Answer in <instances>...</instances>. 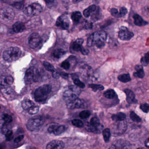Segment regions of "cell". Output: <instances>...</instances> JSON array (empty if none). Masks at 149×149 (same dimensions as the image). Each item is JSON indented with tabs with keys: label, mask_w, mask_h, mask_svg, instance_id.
<instances>
[{
	"label": "cell",
	"mask_w": 149,
	"mask_h": 149,
	"mask_svg": "<svg viewBox=\"0 0 149 149\" xmlns=\"http://www.w3.org/2000/svg\"><path fill=\"white\" fill-rule=\"evenodd\" d=\"M107 34L104 31H96L91 35L88 39V46L96 45L99 48H101L105 45L107 40Z\"/></svg>",
	"instance_id": "obj_1"
},
{
	"label": "cell",
	"mask_w": 149,
	"mask_h": 149,
	"mask_svg": "<svg viewBox=\"0 0 149 149\" xmlns=\"http://www.w3.org/2000/svg\"><path fill=\"white\" fill-rule=\"evenodd\" d=\"M52 89L51 86L49 85H43L37 88L34 94L36 101L38 102L45 101L51 92Z\"/></svg>",
	"instance_id": "obj_2"
},
{
	"label": "cell",
	"mask_w": 149,
	"mask_h": 149,
	"mask_svg": "<svg viewBox=\"0 0 149 149\" xmlns=\"http://www.w3.org/2000/svg\"><path fill=\"white\" fill-rule=\"evenodd\" d=\"M21 53V50L18 47H10L3 52V57L5 61L13 62L19 58Z\"/></svg>",
	"instance_id": "obj_3"
},
{
	"label": "cell",
	"mask_w": 149,
	"mask_h": 149,
	"mask_svg": "<svg viewBox=\"0 0 149 149\" xmlns=\"http://www.w3.org/2000/svg\"><path fill=\"white\" fill-rule=\"evenodd\" d=\"M38 70L34 66H31L26 71L24 77V81L27 84L39 81L40 77Z\"/></svg>",
	"instance_id": "obj_4"
},
{
	"label": "cell",
	"mask_w": 149,
	"mask_h": 149,
	"mask_svg": "<svg viewBox=\"0 0 149 149\" xmlns=\"http://www.w3.org/2000/svg\"><path fill=\"white\" fill-rule=\"evenodd\" d=\"M81 91L79 87L75 86H70L64 92L63 97L66 102H69L77 99L80 94Z\"/></svg>",
	"instance_id": "obj_5"
},
{
	"label": "cell",
	"mask_w": 149,
	"mask_h": 149,
	"mask_svg": "<svg viewBox=\"0 0 149 149\" xmlns=\"http://www.w3.org/2000/svg\"><path fill=\"white\" fill-rule=\"evenodd\" d=\"M103 127V125L100 123L99 119L97 117H93L91 119L86 129L88 132L99 134L102 132Z\"/></svg>",
	"instance_id": "obj_6"
},
{
	"label": "cell",
	"mask_w": 149,
	"mask_h": 149,
	"mask_svg": "<svg viewBox=\"0 0 149 149\" xmlns=\"http://www.w3.org/2000/svg\"><path fill=\"white\" fill-rule=\"evenodd\" d=\"M45 120L41 116H36L30 119L27 123V128L31 131H35L42 126Z\"/></svg>",
	"instance_id": "obj_7"
},
{
	"label": "cell",
	"mask_w": 149,
	"mask_h": 149,
	"mask_svg": "<svg viewBox=\"0 0 149 149\" xmlns=\"http://www.w3.org/2000/svg\"><path fill=\"white\" fill-rule=\"evenodd\" d=\"M42 10V7L39 3H34L28 5L24 8V13L29 17L38 15Z\"/></svg>",
	"instance_id": "obj_8"
},
{
	"label": "cell",
	"mask_w": 149,
	"mask_h": 149,
	"mask_svg": "<svg viewBox=\"0 0 149 149\" xmlns=\"http://www.w3.org/2000/svg\"><path fill=\"white\" fill-rule=\"evenodd\" d=\"M15 16L14 10L9 7H5L0 9V18L6 21H12Z\"/></svg>",
	"instance_id": "obj_9"
},
{
	"label": "cell",
	"mask_w": 149,
	"mask_h": 149,
	"mask_svg": "<svg viewBox=\"0 0 149 149\" xmlns=\"http://www.w3.org/2000/svg\"><path fill=\"white\" fill-rule=\"evenodd\" d=\"M127 128V122L123 121H116L114 124L112 129V131L114 134H122L126 132Z\"/></svg>",
	"instance_id": "obj_10"
},
{
	"label": "cell",
	"mask_w": 149,
	"mask_h": 149,
	"mask_svg": "<svg viewBox=\"0 0 149 149\" xmlns=\"http://www.w3.org/2000/svg\"><path fill=\"white\" fill-rule=\"evenodd\" d=\"M134 36V34L130 31L125 26H121L119 31V37L121 40L128 41L131 39Z\"/></svg>",
	"instance_id": "obj_11"
},
{
	"label": "cell",
	"mask_w": 149,
	"mask_h": 149,
	"mask_svg": "<svg viewBox=\"0 0 149 149\" xmlns=\"http://www.w3.org/2000/svg\"><path fill=\"white\" fill-rule=\"evenodd\" d=\"M42 42V38L39 34L33 33L30 36L29 38V44L32 49H36L39 46Z\"/></svg>",
	"instance_id": "obj_12"
},
{
	"label": "cell",
	"mask_w": 149,
	"mask_h": 149,
	"mask_svg": "<svg viewBox=\"0 0 149 149\" xmlns=\"http://www.w3.org/2000/svg\"><path fill=\"white\" fill-rule=\"evenodd\" d=\"M56 24L58 27H60L63 29H68L70 27V20L67 16L62 15L58 18Z\"/></svg>",
	"instance_id": "obj_13"
},
{
	"label": "cell",
	"mask_w": 149,
	"mask_h": 149,
	"mask_svg": "<svg viewBox=\"0 0 149 149\" xmlns=\"http://www.w3.org/2000/svg\"><path fill=\"white\" fill-rule=\"evenodd\" d=\"M14 79L10 76H0V88L1 89L9 87L13 84Z\"/></svg>",
	"instance_id": "obj_14"
},
{
	"label": "cell",
	"mask_w": 149,
	"mask_h": 149,
	"mask_svg": "<svg viewBox=\"0 0 149 149\" xmlns=\"http://www.w3.org/2000/svg\"><path fill=\"white\" fill-rule=\"evenodd\" d=\"M84 105V101L79 98L67 102V107L70 109L81 108Z\"/></svg>",
	"instance_id": "obj_15"
},
{
	"label": "cell",
	"mask_w": 149,
	"mask_h": 149,
	"mask_svg": "<svg viewBox=\"0 0 149 149\" xmlns=\"http://www.w3.org/2000/svg\"><path fill=\"white\" fill-rule=\"evenodd\" d=\"M65 148V143L62 141H53L47 144V149H62Z\"/></svg>",
	"instance_id": "obj_16"
},
{
	"label": "cell",
	"mask_w": 149,
	"mask_h": 149,
	"mask_svg": "<svg viewBox=\"0 0 149 149\" xmlns=\"http://www.w3.org/2000/svg\"><path fill=\"white\" fill-rule=\"evenodd\" d=\"M124 92L127 95V101L129 104H135L137 103V101L136 99L135 95L133 91L130 89H126Z\"/></svg>",
	"instance_id": "obj_17"
},
{
	"label": "cell",
	"mask_w": 149,
	"mask_h": 149,
	"mask_svg": "<svg viewBox=\"0 0 149 149\" xmlns=\"http://www.w3.org/2000/svg\"><path fill=\"white\" fill-rule=\"evenodd\" d=\"M134 19V23L136 26H143L147 25L149 23L143 20V18L138 14H135L133 16Z\"/></svg>",
	"instance_id": "obj_18"
},
{
	"label": "cell",
	"mask_w": 149,
	"mask_h": 149,
	"mask_svg": "<svg viewBox=\"0 0 149 149\" xmlns=\"http://www.w3.org/2000/svg\"><path fill=\"white\" fill-rule=\"evenodd\" d=\"M84 40L82 38H78L76 39L72 45V49L74 51H80L83 47L82 45Z\"/></svg>",
	"instance_id": "obj_19"
},
{
	"label": "cell",
	"mask_w": 149,
	"mask_h": 149,
	"mask_svg": "<svg viewBox=\"0 0 149 149\" xmlns=\"http://www.w3.org/2000/svg\"><path fill=\"white\" fill-rule=\"evenodd\" d=\"M12 29L15 33L22 32L25 29V25L22 22H17L13 24Z\"/></svg>",
	"instance_id": "obj_20"
},
{
	"label": "cell",
	"mask_w": 149,
	"mask_h": 149,
	"mask_svg": "<svg viewBox=\"0 0 149 149\" xmlns=\"http://www.w3.org/2000/svg\"><path fill=\"white\" fill-rule=\"evenodd\" d=\"M136 72L134 73V76L135 77L143 78L145 76V73L142 65H136L135 66Z\"/></svg>",
	"instance_id": "obj_21"
},
{
	"label": "cell",
	"mask_w": 149,
	"mask_h": 149,
	"mask_svg": "<svg viewBox=\"0 0 149 149\" xmlns=\"http://www.w3.org/2000/svg\"><path fill=\"white\" fill-rule=\"evenodd\" d=\"M9 123H7L3 119L0 120V132L2 134H5L9 130Z\"/></svg>",
	"instance_id": "obj_22"
},
{
	"label": "cell",
	"mask_w": 149,
	"mask_h": 149,
	"mask_svg": "<svg viewBox=\"0 0 149 149\" xmlns=\"http://www.w3.org/2000/svg\"><path fill=\"white\" fill-rule=\"evenodd\" d=\"M96 7L95 5H92L84 10L83 15L86 17H88L91 15V14L96 10Z\"/></svg>",
	"instance_id": "obj_23"
},
{
	"label": "cell",
	"mask_w": 149,
	"mask_h": 149,
	"mask_svg": "<svg viewBox=\"0 0 149 149\" xmlns=\"http://www.w3.org/2000/svg\"><path fill=\"white\" fill-rule=\"evenodd\" d=\"M126 118V115L123 113H119L113 115L112 116V120L115 121L124 120Z\"/></svg>",
	"instance_id": "obj_24"
},
{
	"label": "cell",
	"mask_w": 149,
	"mask_h": 149,
	"mask_svg": "<svg viewBox=\"0 0 149 149\" xmlns=\"http://www.w3.org/2000/svg\"><path fill=\"white\" fill-rule=\"evenodd\" d=\"M22 107L24 110H28L34 106L33 101L29 99H25L22 102Z\"/></svg>",
	"instance_id": "obj_25"
},
{
	"label": "cell",
	"mask_w": 149,
	"mask_h": 149,
	"mask_svg": "<svg viewBox=\"0 0 149 149\" xmlns=\"http://www.w3.org/2000/svg\"><path fill=\"white\" fill-rule=\"evenodd\" d=\"M102 134H103V139L104 141L106 143H108L109 141L111 136V132L109 129L107 128L104 129L102 131Z\"/></svg>",
	"instance_id": "obj_26"
},
{
	"label": "cell",
	"mask_w": 149,
	"mask_h": 149,
	"mask_svg": "<svg viewBox=\"0 0 149 149\" xmlns=\"http://www.w3.org/2000/svg\"><path fill=\"white\" fill-rule=\"evenodd\" d=\"M118 79L121 82H123V83H127L131 80L130 75L129 73L120 75L118 76Z\"/></svg>",
	"instance_id": "obj_27"
},
{
	"label": "cell",
	"mask_w": 149,
	"mask_h": 149,
	"mask_svg": "<svg viewBox=\"0 0 149 149\" xmlns=\"http://www.w3.org/2000/svg\"><path fill=\"white\" fill-rule=\"evenodd\" d=\"M71 18L74 22H78L81 19V13L79 11H74L72 15Z\"/></svg>",
	"instance_id": "obj_28"
},
{
	"label": "cell",
	"mask_w": 149,
	"mask_h": 149,
	"mask_svg": "<svg viewBox=\"0 0 149 149\" xmlns=\"http://www.w3.org/2000/svg\"><path fill=\"white\" fill-rule=\"evenodd\" d=\"M65 52L62 49H57L55 50L53 52V56L56 58H60L63 57L65 54Z\"/></svg>",
	"instance_id": "obj_29"
},
{
	"label": "cell",
	"mask_w": 149,
	"mask_h": 149,
	"mask_svg": "<svg viewBox=\"0 0 149 149\" xmlns=\"http://www.w3.org/2000/svg\"><path fill=\"white\" fill-rule=\"evenodd\" d=\"M104 95L107 99H113L115 96L116 93L113 89H109L104 92Z\"/></svg>",
	"instance_id": "obj_30"
},
{
	"label": "cell",
	"mask_w": 149,
	"mask_h": 149,
	"mask_svg": "<svg viewBox=\"0 0 149 149\" xmlns=\"http://www.w3.org/2000/svg\"><path fill=\"white\" fill-rule=\"evenodd\" d=\"M65 127L63 125H58L53 134L56 135H59L65 131Z\"/></svg>",
	"instance_id": "obj_31"
},
{
	"label": "cell",
	"mask_w": 149,
	"mask_h": 149,
	"mask_svg": "<svg viewBox=\"0 0 149 149\" xmlns=\"http://www.w3.org/2000/svg\"><path fill=\"white\" fill-rule=\"evenodd\" d=\"M88 87L94 92H97L98 91H102L104 89V87L100 85H97V84H90Z\"/></svg>",
	"instance_id": "obj_32"
},
{
	"label": "cell",
	"mask_w": 149,
	"mask_h": 149,
	"mask_svg": "<svg viewBox=\"0 0 149 149\" xmlns=\"http://www.w3.org/2000/svg\"><path fill=\"white\" fill-rule=\"evenodd\" d=\"M142 65L147 66L149 64V52L146 53L141 59Z\"/></svg>",
	"instance_id": "obj_33"
},
{
	"label": "cell",
	"mask_w": 149,
	"mask_h": 149,
	"mask_svg": "<svg viewBox=\"0 0 149 149\" xmlns=\"http://www.w3.org/2000/svg\"><path fill=\"white\" fill-rule=\"evenodd\" d=\"M43 65L45 69L47 70V71H49L53 72L56 71L54 66L52 64L49 63V62L45 61V62H43Z\"/></svg>",
	"instance_id": "obj_34"
},
{
	"label": "cell",
	"mask_w": 149,
	"mask_h": 149,
	"mask_svg": "<svg viewBox=\"0 0 149 149\" xmlns=\"http://www.w3.org/2000/svg\"><path fill=\"white\" fill-rule=\"evenodd\" d=\"M130 119L135 122H140L141 121V119L134 112H131L130 114Z\"/></svg>",
	"instance_id": "obj_35"
},
{
	"label": "cell",
	"mask_w": 149,
	"mask_h": 149,
	"mask_svg": "<svg viewBox=\"0 0 149 149\" xmlns=\"http://www.w3.org/2000/svg\"><path fill=\"white\" fill-rule=\"evenodd\" d=\"M72 122L73 126L77 127L82 128L84 126L83 122L81 120H78V119H74L72 120Z\"/></svg>",
	"instance_id": "obj_36"
},
{
	"label": "cell",
	"mask_w": 149,
	"mask_h": 149,
	"mask_svg": "<svg viewBox=\"0 0 149 149\" xmlns=\"http://www.w3.org/2000/svg\"><path fill=\"white\" fill-rule=\"evenodd\" d=\"M91 113L88 110H85L81 112L79 114V117L82 119H86L90 116Z\"/></svg>",
	"instance_id": "obj_37"
},
{
	"label": "cell",
	"mask_w": 149,
	"mask_h": 149,
	"mask_svg": "<svg viewBox=\"0 0 149 149\" xmlns=\"http://www.w3.org/2000/svg\"><path fill=\"white\" fill-rule=\"evenodd\" d=\"M39 111V107L38 106H33L29 109V113L31 115L36 114Z\"/></svg>",
	"instance_id": "obj_38"
},
{
	"label": "cell",
	"mask_w": 149,
	"mask_h": 149,
	"mask_svg": "<svg viewBox=\"0 0 149 149\" xmlns=\"http://www.w3.org/2000/svg\"><path fill=\"white\" fill-rule=\"evenodd\" d=\"M74 83L75 85L77 86L80 88H84L85 87V84L81 82L79 79H74Z\"/></svg>",
	"instance_id": "obj_39"
},
{
	"label": "cell",
	"mask_w": 149,
	"mask_h": 149,
	"mask_svg": "<svg viewBox=\"0 0 149 149\" xmlns=\"http://www.w3.org/2000/svg\"><path fill=\"white\" fill-rule=\"evenodd\" d=\"M2 119L5 121L7 123H10V122H12V120H13L12 117L9 115L7 114H5L3 115Z\"/></svg>",
	"instance_id": "obj_40"
},
{
	"label": "cell",
	"mask_w": 149,
	"mask_h": 149,
	"mask_svg": "<svg viewBox=\"0 0 149 149\" xmlns=\"http://www.w3.org/2000/svg\"><path fill=\"white\" fill-rule=\"evenodd\" d=\"M5 137H6V141H11L12 140L13 138V132L12 130H9L6 133V134H5Z\"/></svg>",
	"instance_id": "obj_41"
},
{
	"label": "cell",
	"mask_w": 149,
	"mask_h": 149,
	"mask_svg": "<svg viewBox=\"0 0 149 149\" xmlns=\"http://www.w3.org/2000/svg\"><path fill=\"white\" fill-rule=\"evenodd\" d=\"M141 110L145 113H148L149 112V105L147 103L142 104L140 106Z\"/></svg>",
	"instance_id": "obj_42"
},
{
	"label": "cell",
	"mask_w": 149,
	"mask_h": 149,
	"mask_svg": "<svg viewBox=\"0 0 149 149\" xmlns=\"http://www.w3.org/2000/svg\"><path fill=\"white\" fill-rule=\"evenodd\" d=\"M111 15L112 16L116 17H120V12L118 11V10L115 8H113L110 10Z\"/></svg>",
	"instance_id": "obj_43"
},
{
	"label": "cell",
	"mask_w": 149,
	"mask_h": 149,
	"mask_svg": "<svg viewBox=\"0 0 149 149\" xmlns=\"http://www.w3.org/2000/svg\"><path fill=\"white\" fill-rule=\"evenodd\" d=\"M120 17H123L124 16L126 15V14L127 13L128 10L127 8L125 7H122L120 8Z\"/></svg>",
	"instance_id": "obj_44"
},
{
	"label": "cell",
	"mask_w": 149,
	"mask_h": 149,
	"mask_svg": "<svg viewBox=\"0 0 149 149\" xmlns=\"http://www.w3.org/2000/svg\"><path fill=\"white\" fill-rule=\"evenodd\" d=\"M61 67L65 70H68L70 67V64L68 61H63L61 64Z\"/></svg>",
	"instance_id": "obj_45"
},
{
	"label": "cell",
	"mask_w": 149,
	"mask_h": 149,
	"mask_svg": "<svg viewBox=\"0 0 149 149\" xmlns=\"http://www.w3.org/2000/svg\"><path fill=\"white\" fill-rule=\"evenodd\" d=\"M58 125H52V126H50L49 128H48V131H49V133H53V134L55 129L56 128Z\"/></svg>",
	"instance_id": "obj_46"
},
{
	"label": "cell",
	"mask_w": 149,
	"mask_h": 149,
	"mask_svg": "<svg viewBox=\"0 0 149 149\" xmlns=\"http://www.w3.org/2000/svg\"><path fill=\"white\" fill-rule=\"evenodd\" d=\"M45 1L49 7L53 6L56 1V0H45Z\"/></svg>",
	"instance_id": "obj_47"
},
{
	"label": "cell",
	"mask_w": 149,
	"mask_h": 149,
	"mask_svg": "<svg viewBox=\"0 0 149 149\" xmlns=\"http://www.w3.org/2000/svg\"><path fill=\"white\" fill-rule=\"evenodd\" d=\"M24 137V136L23 135H21L18 136V137H16L15 139L14 140V142L15 143H18L21 142L22 140L23 139Z\"/></svg>",
	"instance_id": "obj_48"
},
{
	"label": "cell",
	"mask_w": 149,
	"mask_h": 149,
	"mask_svg": "<svg viewBox=\"0 0 149 149\" xmlns=\"http://www.w3.org/2000/svg\"><path fill=\"white\" fill-rule=\"evenodd\" d=\"M14 6L17 8L22 9L24 7V4L22 2L16 3L14 4Z\"/></svg>",
	"instance_id": "obj_49"
},
{
	"label": "cell",
	"mask_w": 149,
	"mask_h": 149,
	"mask_svg": "<svg viewBox=\"0 0 149 149\" xmlns=\"http://www.w3.org/2000/svg\"><path fill=\"white\" fill-rule=\"evenodd\" d=\"M52 73H53V74H52L53 77H54V78H58L59 77H60V74H59L58 73L56 72V71L52 72Z\"/></svg>",
	"instance_id": "obj_50"
},
{
	"label": "cell",
	"mask_w": 149,
	"mask_h": 149,
	"mask_svg": "<svg viewBox=\"0 0 149 149\" xmlns=\"http://www.w3.org/2000/svg\"><path fill=\"white\" fill-rule=\"evenodd\" d=\"M60 76H62L63 78H67L68 77V74L66 73H60Z\"/></svg>",
	"instance_id": "obj_51"
},
{
	"label": "cell",
	"mask_w": 149,
	"mask_h": 149,
	"mask_svg": "<svg viewBox=\"0 0 149 149\" xmlns=\"http://www.w3.org/2000/svg\"><path fill=\"white\" fill-rule=\"evenodd\" d=\"M145 145L147 148H149V138L146 140L145 142Z\"/></svg>",
	"instance_id": "obj_52"
},
{
	"label": "cell",
	"mask_w": 149,
	"mask_h": 149,
	"mask_svg": "<svg viewBox=\"0 0 149 149\" xmlns=\"http://www.w3.org/2000/svg\"><path fill=\"white\" fill-rule=\"evenodd\" d=\"M82 1H83V0H73V2L74 3H77L79 2Z\"/></svg>",
	"instance_id": "obj_53"
},
{
	"label": "cell",
	"mask_w": 149,
	"mask_h": 149,
	"mask_svg": "<svg viewBox=\"0 0 149 149\" xmlns=\"http://www.w3.org/2000/svg\"><path fill=\"white\" fill-rule=\"evenodd\" d=\"M148 10H149V8H148Z\"/></svg>",
	"instance_id": "obj_54"
},
{
	"label": "cell",
	"mask_w": 149,
	"mask_h": 149,
	"mask_svg": "<svg viewBox=\"0 0 149 149\" xmlns=\"http://www.w3.org/2000/svg\"><path fill=\"white\" fill-rule=\"evenodd\" d=\"M0 108H1V107H0Z\"/></svg>",
	"instance_id": "obj_55"
}]
</instances>
